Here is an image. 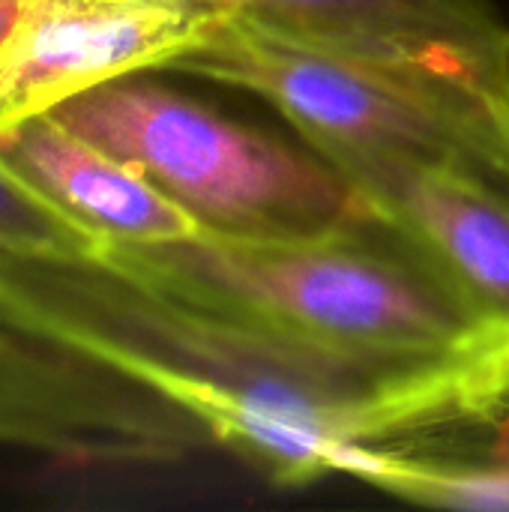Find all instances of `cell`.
<instances>
[{
    "mask_svg": "<svg viewBox=\"0 0 509 512\" xmlns=\"http://www.w3.org/2000/svg\"><path fill=\"white\" fill-rule=\"evenodd\" d=\"M201 438L153 387L0 309V447L81 468H138L177 462Z\"/></svg>",
    "mask_w": 509,
    "mask_h": 512,
    "instance_id": "5b68a950",
    "label": "cell"
},
{
    "mask_svg": "<svg viewBox=\"0 0 509 512\" xmlns=\"http://www.w3.org/2000/svg\"><path fill=\"white\" fill-rule=\"evenodd\" d=\"M324 156L387 231L509 339V189L441 162L348 150Z\"/></svg>",
    "mask_w": 509,
    "mask_h": 512,
    "instance_id": "52a82bcc",
    "label": "cell"
},
{
    "mask_svg": "<svg viewBox=\"0 0 509 512\" xmlns=\"http://www.w3.org/2000/svg\"><path fill=\"white\" fill-rule=\"evenodd\" d=\"M300 42L509 87V24L492 0H210Z\"/></svg>",
    "mask_w": 509,
    "mask_h": 512,
    "instance_id": "ba28073f",
    "label": "cell"
},
{
    "mask_svg": "<svg viewBox=\"0 0 509 512\" xmlns=\"http://www.w3.org/2000/svg\"><path fill=\"white\" fill-rule=\"evenodd\" d=\"M216 12L210 0H21L0 51V129L105 81L168 69Z\"/></svg>",
    "mask_w": 509,
    "mask_h": 512,
    "instance_id": "8992f818",
    "label": "cell"
},
{
    "mask_svg": "<svg viewBox=\"0 0 509 512\" xmlns=\"http://www.w3.org/2000/svg\"><path fill=\"white\" fill-rule=\"evenodd\" d=\"M0 309L186 411L213 444L285 486L351 477L366 447L474 420L471 363L315 348L234 321L111 258L0 252Z\"/></svg>",
    "mask_w": 509,
    "mask_h": 512,
    "instance_id": "6da1fadb",
    "label": "cell"
},
{
    "mask_svg": "<svg viewBox=\"0 0 509 512\" xmlns=\"http://www.w3.org/2000/svg\"><path fill=\"white\" fill-rule=\"evenodd\" d=\"M105 243L30 186L0 159V252L75 258L99 255Z\"/></svg>",
    "mask_w": 509,
    "mask_h": 512,
    "instance_id": "8fae6325",
    "label": "cell"
},
{
    "mask_svg": "<svg viewBox=\"0 0 509 512\" xmlns=\"http://www.w3.org/2000/svg\"><path fill=\"white\" fill-rule=\"evenodd\" d=\"M159 75L105 81L54 114L132 165L204 234L303 240L381 228L354 183L297 132L252 126Z\"/></svg>",
    "mask_w": 509,
    "mask_h": 512,
    "instance_id": "3957f363",
    "label": "cell"
},
{
    "mask_svg": "<svg viewBox=\"0 0 509 512\" xmlns=\"http://www.w3.org/2000/svg\"><path fill=\"white\" fill-rule=\"evenodd\" d=\"M102 255L204 309L339 354L471 363L504 342L384 225L303 240L195 231Z\"/></svg>",
    "mask_w": 509,
    "mask_h": 512,
    "instance_id": "7a4b0ae2",
    "label": "cell"
},
{
    "mask_svg": "<svg viewBox=\"0 0 509 512\" xmlns=\"http://www.w3.org/2000/svg\"><path fill=\"white\" fill-rule=\"evenodd\" d=\"M174 75L204 78L270 105L321 153L441 162L509 189V87L357 57L216 12Z\"/></svg>",
    "mask_w": 509,
    "mask_h": 512,
    "instance_id": "277c9868",
    "label": "cell"
},
{
    "mask_svg": "<svg viewBox=\"0 0 509 512\" xmlns=\"http://www.w3.org/2000/svg\"><path fill=\"white\" fill-rule=\"evenodd\" d=\"M0 159L105 246H153L198 231L132 165L69 129L54 111L0 129Z\"/></svg>",
    "mask_w": 509,
    "mask_h": 512,
    "instance_id": "9c48e42d",
    "label": "cell"
},
{
    "mask_svg": "<svg viewBox=\"0 0 509 512\" xmlns=\"http://www.w3.org/2000/svg\"><path fill=\"white\" fill-rule=\"evenodd\" d=\"M468 405L474 420L509 414V339L474 363Z\"/></svg>",
    "mask_w": 509,
    "mask_h": 512,
    "instance_id": "7c38bea8",
    "label": "cell"
},
{
    "mask_svg": "<svg viewBox=\"0 0 509 512\" xmlns=\"http://www.w3.org/2000/svg\"><path fill=\"white\" fill-rule=\"evenodd\" d=\"M351 480L420 507L509 512V447L480 456H435L402 444L366 447Z\"/></svg>",
    "mask_w": 509,
    "mask_h": 512,
    "instance_id": "30bf717a",
    "label": "cell"
},
{
    "mask_svg": "<svg viewBox=\"0 0 509 512\" xmlns=\"http://www.w3.org/2000/svg\"><path fill=\"white\" fill-rule=\"evenodd\" d=\"M18 15H21V0H0V51L9 42Z\"/></svg>",
    "mask_w": 509,
    "mask_h": 512,
    "instance_id": "4fadbf2b",
    "label": "cell"
}]
</instances>
